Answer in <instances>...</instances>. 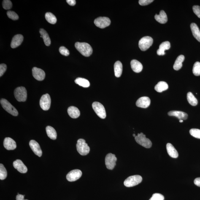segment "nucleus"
Listing matches in <instances>:
<instances>
[{"instance_id":"f257e3e1","label":"nucleus","mask_w":200,"mask_h":200,"mask_svg":"<svg viewBox=\"0 0 200 200\" xmlns=\"http://www.w3.org/2000/svg\"><path fill=\"white\" fill-rule=\"evenodd\" d=\"M75 47L77 50L84 56H89L92 53V48L91 46L87 43L76 42Z\"/></svg>"},{"instance_id":"f03ea898","label":"nucleus","mask_w":200,"mask_h":200,"mask_svg":"<svg viewBox=\"0 0 200 200\" xmlns=\"http://www.w3.org/2000/svg\"><path fill=\"white\" fill-rule=\"evenodd\" d=\"M76 146L77 152L81 155H88L90 152V147L83 139H80L78 140Z\"/></svg>"},{"instance_id":"7ed1b4c3","label":"nucleus","mask_w":200,"mask_h":200,"mask_svg":"<svg viewBox=\"0 0 200 200\" xmlns=\"http://www.w3.org/2000/svg\"><path fill=\"white\" fill-rule=\"evenodd\" d=\"M135 140L137 143L145 148H150L152 145V142L148 138L146 137L145 135L143 133H138L135 137Z\"/></svg>"},{"instance_id":"20e7f679","label":"nucleus","mask_w":200,"mask_h":200,"mask_svg":"<svg viewBox=\"0 0 200 200\" xmlns=\"http://www.w3.org/2000/svg\"><path fill=\"white\" fill-rule=\"evenodd\" d=\"M142 178L139 175H135L129 177L125 180L124 184L125 186L131 187L138 185L142 182Z\"/></svg>"},{"instance_id":"39448f33","label":"nucleus","mask_w":200,"mask_h":200,"mask_svg":"<svg viewBox=\"0 0 200 200\" xmlns=\"http://www.w3.org/2000/svg\"><path fill=\"white\" fill-rule=\"evenodd\" d=\"M14 95L17 101L20 102L26 101L27 97L26 88L24 87H17L14 90Z\"/></svg>"},{"instance_id":"423d86ee","label":"nucleus","mask_w":200,"mask_h":200,"mask_svg":"<svg viewBox=\"0 0 200 200\" xmlns=\"http://www.w3.org/2000/svg\"><path fill=\"white\" fill-rule=\"evenodd\" d=\"M1 104L3 108L11 115L14 116H17L18 115V112L17 109L7 100L2 99L1 100Z\"/></svg>"},{"instance_id":"0eeeda50","label":"nucleus","mask_w":200,"mask_h":200,"mask_svg":"<svg viewBox=\"0 0 200 200\" xmlns=\"http://www.w3.org/2000/svg\"><path fill=\"white\" fill-rule=\"evenodd\" d=\"M153 39L150 36H145L142 38L139 41V46L140 49L142 51L147 50L152 45Z\"/></svg>"},{"instance_id":"6e6552de","label":"nucleus","mask_w":200,"mask_h":200,"mask_svg":"<svg viewBox=\"0 0 200 200\" xmlns=\"http://www.w3.org/2000/svg\"><path fill=\"white\" fill-rule=\"evenodd\" d=\"M92 106L93 110L98 117L103 119L106 118V115L105 109L102 104L96 102L93 103Z\"/></svg>"},{"instance_id":"1a4fd4ad","label":"nucleus","mask_w":200,"mask_h":200,"mask_svg":"<svg viewBox=\"0 0 200 200\" xmlns=\"http://www.w3.org/2000/svg\"><path fill=\"white\" fill-rule=\"evenodd\" d=\"M117 159L113 154L109 153L106 156L105 161L106 168L108 169L112 170L116 164Z\"/></svg>"},{"instance_id":"9d476101","label":"nucleus","mask_w":200,"mask_h":200,"mask_svg":"<svg viewBox=\"0 0 200 200\" xmlns=\"http://www.w3.org/2000/svg\"><path fill=\"white\" fill-rule=\"evenodd\" d=\"M51 105V98L50 95L47 93L42 95L40 100V105L44 111L50 109Z\"/></svg>"},{"instance_id":"9b49d317","label":"nucleus","mask_w":200,"mask_h":200,"mask_svg":"<svg viewBox=\"0 0 200 200\" xmlns=\"http://www.w3.org/2000/svg\"><path fill=\"white\" fill-rule=\"evenodd\" d=\"M111 21L108 17H100L95 19L94 23L98 27L103 29L110 25Z\"/></svg>"},{"instance_id":"f8f14e48","label":"nucleus","mask_w":200,"mask_h":200,"mask_svg":"<svg viewBox=\"0 0 200 200\" xmlns=\"http://www.w3.org/2000/svg\"><path fill=\"white\" fill-rule=\"evenodd\" d=\"M82 172L79 169H74L70 171L66 175V179L69 182L77 180L81 177Z\"/></svg>"},{"instance_id":"ddd939ff","label":"nucleus","mask_w":200,"mask_h":200,"mask_svg":"<svg viewBox=\"0 0 200 200\" xmlns=\"http://www.w3.org/2000/svg\"><path fill=\"white\" fill-rule=\"evenodd\" d=\"M33 77L39 81L44 80L45 77V73L42 69L36 67H34L32 70Z\"/></svg>"},{"instance_id":"4468645a","label":"nucleus","mask_w":200,"mask_h":200,"mask_svg":"<svg viewBox=\"0 0 200 200\" xmlns=\"http://www.w3.org/2000/svg\"><path fill=\"white\" fill-rule=\"evenodd\" d=\"M150 98L147 96L141 97L137 100L136 102V105L138 107L143 108H147L150 106Z\"/></svg>"},{"instance_id":"2eb2a0df","label":"nucleus","mask_w":200,"mask_h":200,"mask_svg":"<svg viewBox=\"0 0 200 200\" xmlns=\"http://www.w3.org/2000/svg\"><path fill=\"white\" fill-rule=\"evenodd\" d=\"M29 144L31 150H32L35 154L40 157L42 156V150L40 147L39 144L37 142L32 140L30 141Z\"/></svg>"},{"instance_id":"dca6fc26","label":"nucleus","mask_w":200,"mask_h":200,"mask_svg":"<svg viewBox=\"0 0 200 200\" xmlns=\"http://www.w3.org/2000/svg\"><path fill=\"white\" fill-rule=\"evenodd\" d=\"M13 166L15 169L22 174L26 173L28 171L27 168L20 160L17 159L14 161Z\"/></svg>"},{"instance_id":"f3484780","label":"nucleus","mask_w":200,"mask_h":200,"mask_svg":"<svg viewBox=\"0 0 200 200\" xmlns=\"http://www.w3.org/2000/svg\"><path fill=\"white\" fill-rule=\"evenodd\" d=\"M5 148L8 150H13L17 147V144L13 139L10 138H6L4 142Z\"/></svg>"},{"instance_id":"a211bd4d","label":"nucleus","mask_w":200,"mask_h":200,"mask_svg":"<svg viewBox=\"0 0 200 200\" xmlns=\"http://www.w3.org/2000/svg\"><path fill=\"white\" fill-rule=\"evenodd\" d=\"M23 40V36L22 35H16L13 38L11 46L12 48H15L18 47L22 43Z\"/></svg>"},{"instance_id":"6ab92c4d","label":"nucleus","mask_w":200,"mask_h":200,"mask_svg":"<svg viewBox=\"0 0 200 200\" xmlns=\"http://www.w3.org/2000/svg\"><path fill=\"white\" fill-rule=\"evenodd\" d=\"M168 115L175 117L180 120H186L188 118V114L181 111H173L168 112Z\"/></svg>"},{"instance_id":"aec40b11","label":"nucleus","mask_w":200,"mask_h":200,"mask_svg":"<svg viewBox=\"0 0 200 200\" xmlns=\"http://www.w3.org/2000/svg\"><path fill=\"white\" fill-rule=\"evenodd\" d=\"M171 47V44L168 41L163 42L160 44L159 49L157 51V54L158 55H164L165 50H169Z\"/></svg>"},{"instance_id":"412c9836","label":"nucleus","mask_w":200,"mask_h":200,"mask_svg":"<svg viewBox=\"0 0 200 200\" xmlns=\"http://www.w3.org/2000/svg\"><path fill=\"white\" fill-rule=\"evenodd\" d=\"M68 113L69 116L74 119L77 118L80 115V112L79 109L74 106L68 108Z\"/></svg>"},{"instance_id":"4be33fe9","label":"nucleus","mask_w":200,"mask_h":200,"mask_svg":"<svg viewBox=\"0 0 200 200\" xmlns=\"http://www.w3.org/2000/svg\"><path fill=\"white\" fill-rule=\"evenodd\" d=\"M166 150L168 154L172 158H177L178 157V153L177 151L172 144H167Z\"/></svg>"},{"instance_id":"5701e85b","label":"nucleus","mask_w":200,"mask_h":200,"mask_svg":"<svg viewBox=\"0 0 200 200\" xmlns=\"http://www.w3.org/2000/svg\"><path fill=\"white\" fill-rule=\"evenodd\" d=\"M132 69L134 72L139 73L142 71L143 66L141 62L137 60H133L131 63Z\"/></svg>"},{"instance_id":"b1692460","label":"nucleus","mask_w":200,"mask_h":200,"mask_svg":"<svg viewBox=\"0 0 200 200\" xmlns=\"http://www.w3.org/2000/svg\"><path fill=\"white\" fill-rule=\"evenodd\" d=\"M155 18L157 22L162 24L165 23L168 21V17L166 13L163 10L161 11L159 15L156 14Z\"/></svg>"},{"instance_id":"393cba45","label":"nucleus","mask_w":200,"mask_h":200,"mask_svg":"<svg viewBox=\"0 0 200 200\" xmlns=\"http://www.w3.org/2000/svg\"><path fill=\"white\" fill-rule=\"evenodd\" d=\"M190 28L193 36L200 42V31L197 25L195 23H192L190 25Z\"/></svg>"},{"instance_id":"a878e982","label":"nucleus","mask_w":200,"mask_h":200,"mask_svg":"<svg viewBox=\"0 0 200 200\" xmlns=\"http://www.w3.org/2000/svg\"><path fill=\"white\" fill-rule=\"evenodd\" d=\"M39 33L41 35V37L42 38L44 44L47 46H50L51 44L50 39L48 33L43 29H41L39 30Z\"/></svg>"},{"instance_id":"bb28decb","label":"nucleus","mask_w":200,"mask_h":200,"mask_svg":"<svg viewBox=\"0 0 200 200\" xmlns=\"http://www.w3.org/2000/svg\"><path fill=\"white\" fill-rule=\"evenodd\" d=\"M114 72L116 77H117L121 76L123 70V66L121 62L117 61L114 64Z\"/></svg>"},{"instance_id":"cd10ccee","label":"nucleus","mask_w":200,"mask_h":200,"mask_svg":"<svg viewBox=\"0 0 200 200\" xmlns=\"http://www.w3.org/2000/svg\"><path fill=\"white\" fill-rule=\"evenodd\" d=\"M168 85L166 82L161 81L158 82V83L155 86V89L156 91L158 92H162L163 91L167 90L168 89Z\"/></svg>"},{"instance_id":"c85d7f7f","label":"nucleus","mask_w":200,"mask_h":200,"mask_svg":"<svg viewBox=\"0 0 200 200\" xmlns=\"http://www.w3.org/2000/svg\"><path fill=\"white\" fill-rule=\"evenodd\" d=\"M185 59V57L183 55L179 56L176 59L174 65V69L176 71H178L182 68V63Z\"/></svg>"},{"instance_id":"c756f323","label":"nucleus","mask_w":200,"mask_h":200,"mask_svg":"<svg viewBox=\"0 0 200 200\" xmlns=\"http://www.w3.org/2000/svg\"><path fill=\"white\" fill-rule=\"evenodd\" d=\"M46 132L48 137L50 139L55 140L57 138V133L56 131L53 127L50 126H47L46 128Z\"/></svg>"},{"instance_id":"7c9ffc66","label":"nucleus","mask_w":200,"mask_h":200,"mask_svg":"<svg viewBox=\"0 0 200 200\" xmlns=\"http://www.w3.org/2000/svg\"><path fill=\"white\" fill-rule=\"evenodd\" d=\"M74 82L76 83L83 88H88L90 86V84L89 81L83 78L78 77L76 79Z\"/></svg>"},{"instance_id":"2f4dec72","label":"nucleus","mask_w":200,"mask_h":200,"mask_svg":"<svg viewBox=\"0 0 200 200\" xmlns=\"http://www.w3.org/2000/svg\"><path fill=\"white\" fill-rule=\"evenodd\" d=\"M187 100L189 104L193 106H195L198 104L197 99L191 92H189L187 95Z\"/></svg>"},{"instance_id":"473e14b6","label":"nucleus","mask_w":200,"mask_h":200,"mask_svg":"<svg viewBox=\"0 0 200 200\" xmlns=\"http://www.w3.org/2000/svg\"><path fill=\"white\" fill-rule=\"evenodd\" d=\"M45 17L47 21L52 24H55L57 22L56 17L53 14L50 12H47L45 14Z\"/></svg>"},{"instance_id":"72a5a7b5","label":"nucleus","mask_w":200,"mask_h":200,"mask_svg":"<svg viewBox=\"0 0 200 200\" xmlns=\"http://www.w3.org/2000/svg\"><path fill=\"white\" fill-rule=\"evenodd\" d=\"M7 176V172L5 168L2 164H0V179L1 180H4Z\"/></svg>"},{"instance_id":"f704fd0d","label":"nucleus","mask_w":200,"mask_h":200,"mask_svg":"<svg viewBox=\"0 0 200 200\" xmlns=\"http://www.w3.org/2000/svg\"><path fill=\"white\" fill-rule=\"evenodd\" d=\"M193 73L195 76H200V63L199 62H196L193 65Z\"/></svg>"},{"instance_id":"c9c22d12","label":"nucleus","mask_w":200,"mask_h":200,"mask_svg":"<svg viewBox=\"0 0 200 200\" xmlns=\"http://www.w3.org/2000/svg\"><path fill=\"white\" fill-rule=\"evenodd\" d=\"M190 134L193 137L200 139V130L197 129H192L189 131Z\"/></svg>"},{"instance_id":"e433bc0d","label":"nucleus","mask_w":200,"mask_h":200,"mask_svg":"<svg viewBox=\"0 0 200 200\" xmlns=\"http://www.w3.org/2000/svg\"><path fill=\"white\" fill-rule=\"evenodd\" d=\"M7 15L9 18L13 20H18L19 16L17 13L12 11H8L7 12Z\"/></svg>"},{"instance_id":"4c0bfd02","label":"nucleus","mask_w":200,"mask_h":200,"mask_svg":"<svg viewBox=\"0 0 200 200\" xmlns=\"http://www.w3.org/2000/svg\"><path fill=\"white\" fill-rule=\"evenodd\" d=\"M2 6L3 8L6 10H9L12 8V3L9 0H4L3 1Z\"/></svg>"},{"instance_id":"58836bf2","label":"nucleus","mask_w":200,"mask_h":200,"mask_svg":"<svg viewBox=\"0 0 200 200\" xmlns=\"http://www.w3.org/2000/svg\"><path fill=\"white\" fill-rule=\"evenodd\" d=\"M164 197L163 195L160 193H155L153 194L149 200H164Z\"/></svg>"},{"instance_id":"ea45409f","label":"nucleus","mask_w":200,"mask_h":200,"mask_svg":"<svg viewBox=\"0 0 200 200\" xmlns=\"http://www.w3.org/2000/svg\"><path fill=\"white\" fill-rule=\"evenodd\" d=\"M60 53L65 56H68L70 54L69 50L64 47H61L59 49Z\"/></svg>"},{"instance_id":"a19ab883","label":"nucleus","mask_w":200,"mask_h":200,"mask_svg":"<svg viewBox=\"0 0 200 200\" xmlns=\"http://www.w3.org/2000/svg\"><path fill=\"white\" fill-rule=\"evenodd\" d=\"M193 10L195 15L200 18V6L196 5L193 7Z\"/></svg>"},{"instance_id":"79ce46f5","label":"nucleus","mask_w":200,"mask_h":200,"mask_svg":"<svg viewBox=\"0 0 200 200\" xmlns=\"http://www.w3.org/2000/svg\"><path fill=\"white\" fill-rule=\"evenodd\" d=\"M7 69V66L5 64H1L0 65V77H1Z\"/></svg>"},{"instance_id":"37998d69","label":"nucleus","mask_w":200,"mask_h":200,"mask_svg":"<svg viewBox=\"0 0 200 200\" xmlns=\"http://www.w3.org/2000/svg\"><path fill=\"white\" fill-rule=\"evenodd\" d=\"M153 1V0H140L139 3L141 6H146L148 5Z\"/></svg>"},{"instance_id":"c03bdc74","label":"nucleus","mask_w":200,"mask_h":200,"mask_svg":"<svg viewBox=\"0 0 200 200\" xmlns=\"http://www.w3.org/2000/svg\"><path fill=\"white\" fill-rule=\"evenodd\" d=\"M25 195H22L19 194V193H18V195H17L16 197V200H28V199H24Z\"/></svg>"},{"instance_id":"a18cd8bd","label":"nucleus","mask_w":200,"mask_h":200,"mask_svg":"<svg viewBox=\"0 0 200 200\" xmlns=\"http://www.w3.org/2000/svg\"><path fill=\"white\" fill-rule=\"evenodd\" d=\"M66 2L69 5L72 6L75 5L76 4V1L75 0H67Z\"/></svg>"},{"instance_id":"49530a36","label":"nucleus","mask_w":200,"mask_h":200,"mask_svg":"<svg viewBox=\"0 0 200 200\" xmlns=\"http://www.w3.org/2000/svg\"><path fill=\"white\" fill-rule=\"evenodd\" d=\"M195 185L200 187V177L196 178L194 181Z\"/></svg>"},{"instance_id":"de8ad7c7","label":"nucleus","mask_w":200,"mask_h":200,"mask_svg":"<svg viewBox=\"0 0 200 200\" xmlns=\"http://www.w3.org/2000/svg\"><path fill=\"white\" fill-rule=\"evenodd\" d=\"M179 122H181V123H182V122H183V120H179Z\"/></svg>"},{"instance_id":"09e8293b","label":"nucleus","mask_w":200,"mask_h":200,"mask_svg":"<svg viewBox=\"0 0 200 200\" xmlns=\"http://www.w3.org/2000/svg\"><path fill=\"white\" fill-rule=\"evenodd\" d=\"M133 136H134V137H135V136H136V135L135 134H133Z\"/></svg>"}]
</instances>
